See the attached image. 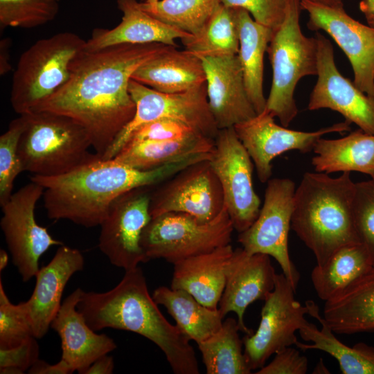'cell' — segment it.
Masks as SVG:
<instances>
[{"instance_id":"6da1fadb","label":"cell","mask_w":374,"mask_h":374,"mask_svg":"<svg viewBox=\"0 0 374 374\" xmlns=\"http://www.w3.org/2000/svg\"><path fill=\"white\" fill-rule=\"evenodd\" d=\"M171 47L151 43L83 49L72 60L66 82L33 112L71 118L85 130L95 153L103 157L135 115L129 92L132 74Z\"/></svg>"},{"instance_id":"7a4b0ae2","label":"cell","mask_w":374,"mask_h":374,"mask_svg":"<svg viewBox=\"0 0 374 374\" xmlns=\"http://www.w3.org/2000/svg\"><path fill=\"white\" fill-rule=\"evenodd\" d=\"M210 155L190 154L147 171L98 156L66 173L33 175L30 179L44 188L42 197L48 218L67 220L91 228L100 225L112 203L123 193L156 186L190 165L208 160Z\"/></svg>"},{"instance_id":"3957f363","label":"cell","mask_w":374,"mask_h":374,"mask_svg":"<svg viewBox=\"0 0 374 374\" xmlns=\"http://www.w3.org/2000/svg\"><path fill=\"white\" fill-rule=\"evenodd\" d=\"M125 271L107 292H82L77 308L88 325L96 332L109 328L137 333L161 350L174 373L199 374L190 340L162 314L143 270L138 266Z\"/></svg>"},{"instance_id":"277c9868","label":"cell","mask_w":374,"mask_h":374,"mask_svg":"<svg viewBox=\"0 0 374 374\" xmlns=\"http://www.w3.org/2000/svg\"><path fill=\"white\" fill-rule=\"evenodd\" d=\"M350 172L339 177L305 172L295 190L291 228L322 265L339 249L361 243L355 226V183Z\"/></svg>"},{"instance_id":"5b68a950","label":"cell","mask_w":374,"mask_h":374,"mask_svg":"<svg viewBox=\"0 0 374 374\" xmlns=\"http://www.w3.org/2000/svg\"><path fill=\"white\" fill-rule=\"evenodd\" d=\"M18 151L23 170L44 177L66 173L96 159L85 130L71 118L48 112L22 114Z\"/></svg>"},{"instance_id":"8992f818","label":"cell","mask_w":374,"mask_h":374,"mask_svg":"<svg viewBox=\"0 0 374 374\" xmlns=\"http://www.w3.org/2000/svg\"><path fill=\"white\" fill-rule=\"evenodd\" d=\"M301 10L299 0H289L285 18L267 49L273 76L265 110L284 127L298 114L294 96L297 83L305 76L317 75V42L302 33Z\"/></svg>"},{"instance_id":"52a82bcc","label":"cell","mask_w":374,"mask_h":374,"mask_svg":"<svg viewBox=\"0 0 374 374\" xmlns=\"http://www.w3.org/2000/svg\"><path fill=\"white\" fill-rule=\"evenodd\" d=\"M86 41L62 32L37 41L20 56L12 75L10 103L19 115L28 114L68 80L70 64Z\"/></svg>"},{"instance_id":"ba28073f","label":"cell","mask_w":374,"mask_h":374,"mask_svg":"<svg viewBox=\"0 0 374 374\" xmlns=\"http://www.w3.org/2000/svg\"><path fill=\"white\" fill-rule=\"evenodd\" d=\"M233 230L225 206L207 222L170 212L151 219L143 231L141 245L149 260L161 258L174 264L229 244Z\"/></svg>"},{"instance_id":"9c48e42d","label":"cell","mask_w":374,"mask_h":374,"mask_svg":"<svg viewBox=\"0 0 374 374\" xmlns=\"http://www.w3.org/2000/svg\"><path fill=\"white\" fill-rule=\"evenodd\" d=\"M129 92L136 104L135 115L103 159L114 158L134 131L144 124L161 118L181 121L213 139L218 133L208 105L206 83L185 92L166 93L131 79Z\"/></svg>"},{"instance_id":"30bf717a","label":"cell","mask_w":374,"mask_h":374,"mask_svg":"<svg viewBox=\"0 0 374 374\" xmlns=\"http://www.w3.org/2000/svg\"><path fill=\"white\" fill-rule=\"evenodd\" d=\"M295 190V184L290 179L268 180L258 217L249 228L239 233L238 240L249 254L263 253L273 257L296 290L300 274L288 250Z\"/></svg>"},{"instance_id":"8fae6325","label":"cell","mask_w":374,"mask_h":374,"mask_svg":"<svg viewBox=\"0 0 374 374\" xmlns=\"http://www.w3.org/2000/svg\"><path fill=\"white\" fill-rule=\"evenodd\" d=\"M44 191L42 186L30 181L1 206V229L12 263L25 283L35 276L39 269L40 257L51 247L64 244L35 220V206Z\"/></svg>"},{"instance_id":"7c38bea8","label":"cell","mask_w":374,"mask_h":374,"mask_svg":"<svg viewBox=\"0 0 374 374\" xmlns=\"http://www.w3.org/2000/svg\"><path fill=\"white\" fill-rule=\"evenodd\" d=\"M295 290L282 274H276L274 290L261 310L257 330L243 339L244 355L251 371L262 368L278 350L298 342L295 332L308 321V308L294 297Z\"/></svg>"},{"instance_id":"4fadbf2b","label":"cell","mask_w":374,"mask_h":374,"mask_svg":"<svg viewBox=\"0 0 374 374\" xmlns=\"http://www.w3.org/2000/svg\"><path fill=\"white\" fill-rule=\"evenodd\" d=\"M209 162L221 184L233 228L243 232L258 217L260 199L253 186L252 160L233 127L219 130Z\"/></svg>"},{"instance_id":"5bb4252c","label":"cell","mask_w":374,"mask_h":374,"mask_svg":"<svg viewBox=\"0 0 374 374\" xmlns=\"http://www.w3.org/2000/svg\"><path fill=\"white\" fill-rule=\"evenodd\" d=\"M224 207L222 186L209 159L184 168L151 190L152 218L177 212L207 222L216 217Z\"/></svg>"},{"instance_id":"9a60e30c","label":"cell","mask_w":374,"mask_h":374,"mask_svg":"<svg viewBox=\"0 0 374 374\" xmlns=\"http://www.w3.org/2000/svg\"><path fill=\"white\" fill-rule=\"evenodd\" d=\"M152 186L129 190L112 203L100 224L98 247L114 266L125 271L149 261L141 245L143 229L151 220Z\"/></svg>"},{"instance_id":"2e32d148","label":"cell","mask_w":374,"mask_h":374,"mask_svg":"<svg viewBox=\"0 0 374 374\" xmlns=\"http://www.w3.org/2000/svg\"><path fill=\"white\" fill-rule=\"evenodd\" d=\"M309 17L308 28L328 33L341 48L352 66L355 84L374 98V26L348 15L344 7L335 8L301 1Z\"/></svg>"},{"instance_id":"e0dca14e","label":"cell","mask_w":374,"mask_h":374,"mask_svg":"<svg viewBox=\"0 0 374 374\" xmlns=\"http://www.w3.org/2000/svg\"><path fill=\"white\" fill-rule=\"evenodd\" d=\"M267 111L235 125L234 130L249 154L260 182L265 183L272 175L273 159L290 150L307 153L313 150L319 139L331 132H347L350 123L345 121L315 132L292 130L280 126Z\"/></svg>"},{"instance_id":"ac0fdd59","label":"cell","mask_w":374,"mask_h":374,"mask_svg":"<svg viewBox=\"0 0 374 374\" xmlns=\"http://www.w3.org/2000/svg\"><path fill=\"white\" fill-rule=\"evenodd\" d=\"M315 37L318 78L310 96L308 109L336 111L350 124L353 123L364 132L374 134V98L341 75L335 62L331 42L318 31Z\"/></svg>"},{"instance_id":"d6986e66","label":"cell","mask_w":374,"mask_h":374,"mask_svg":"<svg viewBox=\"0 0 374 374\" xmlns=\"http://www.w3.org/2000/svg\"><path fill=\"white\" fill-rule=\"evenodd\" d=\"M276 273L269 256L248 253L242 247L233 250L229 259L226 283L218 310L224 317L229 312L237 315L240 330L246 335L253 332L244 321L247 308L257 300L265 301L274 290Z\"/></svg>"},{"instance_id":"ffe728a7","label":"cell","mask_w":374,"mask_h":374,"mask_svg":"<svg viewBox=\"0 0 374 374\" xmlns=\"http://www.w3.org/2000/svg\"><path fill=\"white\" fill-rule=\"evenodd\" d=\"M199 58L206 74L208 105L217 128L232 127L256 116L238 55Z\"/></svg>"},{"instance_id":"44dd1931","label":"cell","mask_w":374,"mask_h":374,"mask_svg":"<svg viewBox=\"0 0 374 374\" xmlns=\"http://www.w3.org/2000/svg\"><path fill=\"white\" fill-rule=\"evenodd\" d=\"M84 265V257L78 249L62 244L35 275L33 292L23 304L37 339L44 337L51 328L62 305L66 285L74 274L83 269Z\"/></svg>"},{"instance_id":"7402d4cb","label":"cell","mask_w":374,"mask_h":374,"mask_svg":"<svg viewBox=\"0 0 374 374\" xmlns=\"http://www.w3.org/2000/svg\"><path fill=\"white\" fill-rule=\"evenodd\" d=\"M82 292L78 287L64 299L51 324L61 339V359L80 374H84L98 358L117 348L112 338L91 329L78 310Z\"/></svg>"},{"instance_id":"603a6c76","label":"cell","mask_w":374,"mask_h":374,"mask_svg":"<svg viewBox=\"0 0 374 374\" xmlns=\"http://www.w3.org/2000/svg\"><path fill=\"white\" fill-rule=\"evenodd\" d=\"M121 21L114 28L95 29L84 50L94 51L118 44L161 43L177 47V39L190 35L143 10L136 0H117Z\"/></svg>"},{"instance_id":"cb8c5ba5","label":"cell","mask_w":374,"mask_h":374,"mask_svg":"<svg viewBox=\"0 0 374 374\" xmlns=\"http://www.w3.org/2000/svg\"><path fill=\"white\" fill-rule=\"evenodd\" d=\"M233 250L229 244L175 262L170 287L184 290L202 305L218 309Z\"/></svg>"},{"instance_id":"d4e9b609","label":"cell","mask_w":374,"mask_h":374,"mask_svg":"<svg viewBox=\"0 0 374 374\" xmlns=\"http://www.w3.org/2000/svg\"><path fill=\"white\" fill-rule=\"evenodd\" d=\"M172 46L140 66L132 78L157 91L178 93L206 83L199 57Z\"/></svg>"},{"instance_id":"484cf974","label":"cell","mask_w":374,"mask_h":374,"mask_svg":"<svg viewBox=\"0 0 374 374\" xmlns=\"http://www.w3.org/2000/svg\"><path fill=\"white\" fill-rule=\"evenodd\" d=\"M323 316L337 334L374 332V267L326 301Z\"/></svg>"},{"instance_id":"4316f807","label":"cell","mask_w":374,"mask_h":374,"mask_svg":"<svg viewBox=\"0 0 374 374\" xmlns=\"http://www.w3.org/2000/svg\"><path fill=\"white\" fill-rule=\"evenodd\" d=\"M234 8L239 35L238 56L247 94L258 114L266 107L267 99L263 93V60L274 32L256 22L247 10Z\"/></svg>"},{"instance_id":"83f0119b","label":"cell","mask_w":374,"mask_h":374,"mask_svg":"<svg viewBox=\"0 0 374 374\" xmlns=\"http://www.w3.org/2000/svg\"><path fill=\"white\" fill-rule=\"evenodd\" d=\"M312 164L317 172H359L374 179V134L361 129L337 139L320 138L314 148Z\"/></svg>"},{"instance_id":"f1b7e54d","label":"cell","mask_w":374,"mask_h":374,"mask_svg":"<svg viewBox=\"0 0 374 374\" xmlns=\"http://www.w3.org/2000/svg\"><path fill=\"white\" fill-rule=\"evenodd\" d=\"M308 314L321 325L319 330L308 321L299 330L301 338L312 344L297 342V348L303 350L317 349L335 357L344 374H374V348L364 343H357L350 347L341 342L334 332L321 317L319 308L312 301H306Z\"/></svg>"},{"instance_id":"f546056e","label":"cell","mask_w":374,"mask_h":374,"mask_svg":"<svg viewBox=\"0 0 374 374\" xmlns=\"http://www.w3.org/2000/svg\"><path fill=\"white\" fill-rule=\"evenodd\" d=\"M152 296L157 305L166 308L181 333L197 344L222 327L223 318L218 309L202 305L184 290L160 286Z\"/></svg>"},{"instance_id":"4dcf8cb0","label":"cell","mask_w":374,"mask_h":374,"mask_svg":"<svg viewBox=\"0 0 374 374\" xmlns=\"http://www.w3.org/2000/svg\"><path fill=\"white\" fill-rule=\"evenodd\" d=\"M214 148L215 139L205 136L179 140L128 142L112 159L132 168L147 171L190 154L212 153Z\"/></svg>"},{"instance_id":"1f68e13d","label":"cell","mask_w":374,"mask_h":374,"mask_svg":"<svg viewBox=\"0 0 374 374\" xmlns=\"http://www.w3.org/2000/svg\"><path fill=\"white\" fill-rule=\"evenodd\" d=\"M372 267L363 244H348L336 251L323 265H317L311 280L318 296L326 301Z\"/></svg>"},{"instance_id":"d6a6232c","label":"cell","mask_w":374,"mask_h":374,"mask_svg":"<svg viewBox=\"0 0 374 374\" xmlns=\"http://www.w3.org/2000/svg\"><path fill=\"white\" fill-rule=\"evenodd\" d=\"M238 320L229 317L220 329L197 344L207 374H249Z\"/></svg>"},{"instance_id":"836d02e7","label":"cell","mask_w":374,"mask_h":374,"mask_svg":"<svg viewBox=\"0 0 374 374\" xmlns=\"http://www.w3.org/2000/svg\"><path fill=\"white\" fill-rule=\"evenodd\" d=\"M181 41L186 51L198 57L238 55L239 35L235 9L221 3L198 33Z\"/></svg>"},{"instance_id":"e575fe53","label":"cell","mask_w":374,"mask_h":374,"mask_svg":"<svg viewBox=\"0 0 374 374\" xmlns=\"http://www.w3.org/2000/svg\"><path fill=\"white\" fill-rule=\"evenodd\" d=\"M139 3L143 10L155 18L193 35L204 27L221 2L220 0H158Z\"/></svg>"},{"instance_id":"d590c367","label":"cell","mask_w":374,"mask_h":374,"mask_svg":"<svg viewBox=\"0 0 374 374\" xmlns=\"http://www.w3.org/2000/svg\"><path fill=\"white\" fill-rule=\"evenodd\" d=\"M60 0H0L3 27L31 28L44 25L57 16Z\"/></svg>"},{"instance_id":"8d00e7d4","label":"cell","mask_w":374,"mask_h":374,"mask_svg":"<svg viewBox=\"0 0 374 374\" xmlns=\"http://www.w3.org/2000/svg\"><path fill=\"white\" fill-rule=\"evenodd\" d=\"M23 115L12 120L8 130L0 136V205L4 204L12 195L15 180L23 170L18 146L24 130Z\"/></svg>"},{"instance_id":"74e56055","label":"cell","mask_w":374,"mask_h":374,"mask_svg":"<svg viewBox=\"0 0 374 374\" xmlns=\"http://www.w3.org/2000/svg\"><path fill=\"white\" fill-rule=\"evenodd\" d=\"M34 337L23 302H10L0 280V348L15 347Z\"/></svg>"},{"instance_id":"f35d334b","label":"cell","mask_w":374,"mask_h":374,"mask_svg":"<svg viewBox=\"0 0 374 374\" xmlns=\"http://www.w3.org/2000/svg\"><path fill=\"white\" fill-rule=\"evenodd\" d=\"M353 218L359 241L374 267V179L355 183Z\"/></svg>"},{"instance_id":"ab89813d","label":"cell","mask_w":374,"mask_h":374,"mask_svg":"<svg viewBox=\"0 0 374 374\" xmlns=\"http://www.w3.org/2000/svg\"><path fill=\"white\" fill-rule=\"evenodd\" d=\"M220 2L226 7L247 10L256 22L275 32L285 18L289 0H220Z\"/></svg>"},{"instance_id":"60d3db41","label":"cell","mask_w":374,"mask_h":374,"mask_svg":"<svg viewBox=\"0 0 374 374\" xmlns=\"http://www.w3.org/2000/svg\"><path fill=\"white\" fill-rule=\"evenodd\" d=\"M195 136L204 135L181 121L171 118H161L141 126L133 132L127 143L179 140Z\"/></svg>"},{"instance_id":"b9f144b4","label":"cell","mask_w":374,"mask_h":374,"mask_svg":"<svg viewBox=\"0 0 374 374\" xmlns=\"http://www.w3.org/2000/svg\"><path fill=\"white\" fill-rule=\"evenodd\" d=\"M37 338L31 337L10 348H0V373L23 374L39 359Z\"/></svg>"},{"instance_id":"7bdbcfd3","label":"cell","mask_w":374,"mask_h":374,"mask_svg":"<svg viewBox=\"0 0 374 374\" xmlns=\"http://www.w3.org/2000/svg\"><path fill=\"white\" fill-rule=\"evenodd\" d=\"M308 359L299 350L287 346L275 353L272 361L258 369L256 374H305Z\"/></svg>"},{"instance_id":"ee69618b","label":"cell","mask_w":374,"mask_h":374,"mask_svg":"<svg viewBox=\"0 0 374 374\" xmlns=\"http://www.w3.org/2000/svg\"><path fill=\"white\" fill-rule=\"evenodd\" d=\"M73 373L70 365L64 359L54 364H50L38 359L28 369L30 374H69Z\"/></svg>"},{"instance_id":"f6af8a7d","label":"cell","mask_w":374,"mask_h":374,"mask_svg":"<svg viewBox=\"0 0 374 374\" xmlns=\"http://www.w3.org/2000/svg\"><path fill=\"white\" fill-rule=\"evenodd\" d=\"M114 368L113 357L106 354L95 360L84 374H111L114 372Z\"/></svg>"},{"instance_id":"bcb514c9","label":"cell","mask_w":374,"mask_h":374,"mask_svg":"<svg viewBox=\"0 0 374 374\" xmlns=\"http://www.w3.org/2000/svg\"><path fill=\"white\" fill-rule=\"evenodd\" d=\"M9 43L8 39H3L1 42V67H0V71L1 75H4L8 71L10 70V64L8 62L9 60V56H8V48H9Z\"/></svg>"},{"instance_id":"7dc6e473","label":"cell","mask_w":374,"mask_h":374,"mask_svg":"<svg viewBox=\"0 0 374 374\" xmlns=\"http://www.w3.org/2000/svg\"><path fill=\"white\" fill-rule=\"evenodd\" d=\"M359 9L365 16L374 15V0H361Z\"/></svg>"},{"instance_id":"c3c4849f","label":"cell","mask_w":374,"mask_h":374,"mask_svg":"<svg viewBox=\"0 0 374 374\" xmlns=\"http://www.w3.org/2000/svg\"><path fill=\"white\" fill-rule=\"evenodd\" d=\"M301 1H308L318 4H321L324 6H328L335 8L344 7V0H299Z\"/></svg>"},{"instance_id":"681fc988","label":"cell","mask_w":374,"mask_h":374,"mask_svg":"<svg viewBox=\"0 0 374 374\" xmlns=\"http://www.w3.org/2000/svg\"><path fill=\"white\" fill-rule=\"evenodd\" d=\"M8 254L4 249L0 250V271L1 272L7 267L8 263Z\"/></svg>"},{"instance_id":"f907efd6","label":"cell","mask_w":374,"mask_h":374,"mask_svg":"<svg viewBox=\"0 0 374 374\" xmlns=\"http://www.w3.org/2000/svg\"><path fill=\"white\" fill-rule=\"evenodd\" d=\"M328 370L324 366L322 359H320L313 373H329Z\"/></svg>"},{"instance_id":"816d5d0a","label":"cell","mask_w":374,"mask_h":374,"mask_svg":"<svg viewBox=\"0 0 374 374\" xmlns=\"http://www.w3.org/2000/svg\"><path fill=\"white\" fill-rule=\"evenodd\" d=\"M365 17L368 24L370 26H374V15H366Z\"/></svg>"},{"instance_id":"f5cc1de1","label":"cell","mask_w":374,"mask_h":374,"mask_svg":"<svg viewBox=\"0 0 374 374\" xmlns=\"http://www.w3.org/2000/svg\"><path fill=\"white\" fill-rule=\"evenodd\" d=\"M158 0H143V1L145 2H147V3H153V2H155Z\"/></svg>"}]
</instances>
